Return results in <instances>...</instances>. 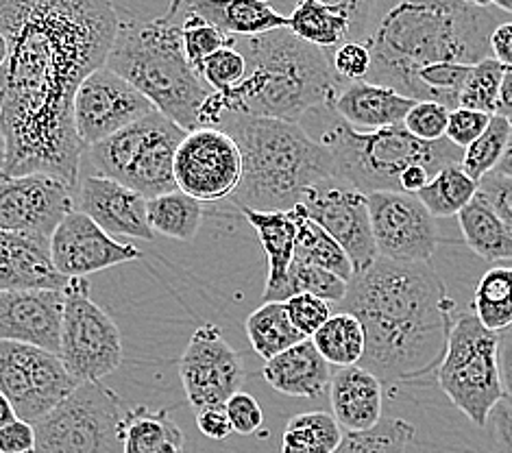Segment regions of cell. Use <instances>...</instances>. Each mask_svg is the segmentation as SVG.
<instances>
[{"mask_svg": "<svg viewBox=\"0 0 512 453\" xmlns=\"http://www.w3.org/2000/svg\"><path fill=\"white\" fill-rule=\"evenodd\" d=\"M118 29L107 0H0L9 55L0 68L3 177L51 175L77 192L85 146L72 105L105 66Z\"/></svg>", "mask_w": 512, "mask_h": 453, "instance_id": "obj_1", "label": "cell"}, {"mask_svg": "<svg viewBox=\"0 0 512 453\" xmlns=\"http://www.w3.org/2000/svg\"><path fill=\"white\" fill-rule=\"evenodd\" d=\"M334 312L358 318L364 329L360 369L382 386L414 384L441 366L456 303L432 264H399L377 257L347 284Z\"/></svg>", "mask_w": 512, "mask_h": 453, "instance_id": "obj_2", "label": "cell"}, {"mask_svg": "<svg viewBox=\"0 0 512 453\" xmlns=\"http://www.w3.org/2000/svg\"><path fill=\"white\" fill-rule=\"evenodd\" d=\"M493 3H397L375 16L367 35L371 70L367 83L414 101V75L432 64L475 66L491 59L497 29Z\"/></svg>", "mask_w": 512, "mask_h": 453, "instance_id": "obj_3", "label": "cell"}, {"mask_svg": "<svg viewBox=\"0 0 512 453\" xmlns=\"http://www.w3.org/2000/svg\"><path fill=\"white\" fill-rule=\"evenodd\" d=\"M236 142L242 179L231 197L238 210L288 212L310 190L340 186L334 159L295 122L225 112L218 127Z\"/></svg>", "mask_w": 512, "mask_h": 453, "instance_id": "obj_4", "label": "cell"}, {"mask_svg": "<svg viewBox=\"0 0 512 453\" xmlns=\"http://www.w3.org/2000/svg\"><path fill=\"white\" fill-rule=\"evenodd\" d=\"M234 46L247 59V77L234 92L218 94L225 112L303 125L316 114L332 112L347 85L334 72L327 51L301 42L290 29L236 38Z\"/></svg>", "mask_w": 512, "mask_h": 453, "instance_id": "obj_5", "label": "cell"}, {"mask_svg": "<svg viewBox=\"0 0 512 453\" xmlns=\"http://www.w3.org/2000/svg\"><path fill=\"white\" fill-rule=\"evenodd\" d=\"M118 29L105 61L136 88L155 112L192 133L201 129V109L212 90L192 70L181 42L184 3H170L162 16L140 18L118 9Z\"/></svg>", "mask_w": 512, "mask_h": 453, "instance_id": "obj_6", "label": "cell"}, {"mask_svg": "<svg viewBox=\"0 0 512 453\" xmlns=\"http://www.w3.org/2000/svg\"><path fill=\"white\" fill-rule=\"evenodd\" d=\"M325 120L316 140L332 155L338 183L367 197L373 192H399V177L410 166H425L436 175L462 159V151L451 142H421L404 127L360 133L334 112Z\"/></svg>", "mask_w": 512, "mask_h": 453, "instance_id": "obj_7", "label": "cell"}, {"mask_svg": "<svg viewBox=\"0 0 512 453\" xmlns=\"http://www.w3.org/2000/svg\"><path fill=\"white\" fill-rule=\"evenodd\" d=\"M184 138V129L160 112H151L116 136L90 146L83 157H90L96 175L123 183L149 201L177 190L173 166Z\"/></svg>", "mask_w": 512, "mask_h": 453, "instance_id": "obj_8", "label": "cell"}, {"mask_svg": "<svg viewBox=\"0 0 512 453\" xmlns=\"http://www.w3.org/2000/svg\"><path fill=\"white\" fill-rule=\"evenodd\" d=\"M497 347L499 334L489 332L473 312H458L436 371L447 399L478 427L489 425L491 414L506 399Z\"/></svg>", "mask_w": 512, "mask_h": 453, "instance_id": "obj_9", "label": "cell"}, {"mask_svg": "<svg viewBox=\"0 0 512 453\" xmlns=\"http://www.w3.org/2000/svg\"><path fill=\"white\" fill-rule=\"evenodd\" d=\"M125 414L112 388L81 384L33 425L35 453H123Z\"/></svg>", "mask_w": 512, "mask_h": 453, "instance_id": "obj_10", "label": "cell"}, {"mask_svg": "<svg viewBox=\"0 0 512 453\" xmlns=\"http://www.w3.org/2000/svg\"><path fill=\"white\" fill-rule=\"evenodd\" d=\"M57 358L81 384L101 382L123 364V334L90 297V279H68Z\"/></svg>", "mask_w": 512, "mask_h": 453, "instance_id": "obj_11", "label": "cell"}, {"mask_svg": "<svg viewBox=\"0 0 512 453\" xmlns=\"http://www.w3.org/2000/svg\"><path fill=\"white\" fill-rule=\"evenodd\" d=\"M77 386L55 353L0 340V393L20 421H42Z\"/></svg>", "mask_w": 512, "mask_h": 453, "instance_id": "obj_12", "label": "cell"}, {"mask_svg": "<svg viewBox=\"0 0 512 453\" xmlns=\"http://www.w3.org/2000/svg\"><path fill=\"white\" fill-rule=\"evenodd\" d=\"M177 190L199 203L231 199L242 179V157L225 131L203 127L186 133L175 153Z\"/></svg>", "mask_w": 512, "mask_h": 453, "instance_id": "obj_13", "label": "cell"}, {"mask_svg": "<svg viewBox=\"0 0 512 453\" xmlns=\"http://www.w3.org/2000/svg\"><path fill=\"white\" fill-rule=\"evenodd\" d=\"M179 377L194 414L218 408L242 390L247 379L240 353L223 338L218 325H201L179 360Z\"/></svg>", "mask_w": 512, "mask_h": 453, "instance_id": "obj_14", "label": "cell"}, {"mask_svg": "<svg viewBox=\"0 0 512 453\" xmlns=\"http://www.w3.org/2000/svg\"><path fill=\"white\" fill-rule=\"evenodd\" d=\"M371 229L377 257L399 264H430L438 242L436 218L421 201L404 192L369 194Z\"/></svg>", "mask_w": 512, "mask_h": 453, "instance_id": "obj_15", "label": "cell"}, {"mask_svg": "<svg viewBox=\"0 0 512 453\" xmlns=\"http://www.w3.org/2000/svg\"><path fill=\"white\" fill-rule=\"evenodd\" d=\"M75 194L51 175H0V229L51 242L59 223L75 210Z\"/></svg>", "mask_w": 512, "mask_h": 453, "instance_id": "obj_16", "label": "cell"}, {"mask_svg": "<svg viewBox=\"0 0 512 453\" xmlns=\"http://www.w3.org/2000/svg\"><path fill=\"white\" fill-rule=\"evenodd\" d=\"M151 112H155V107L105 66L79 85L72 105L77 136L85 149L116 136Z\"/></svg>", "mask_w": 512, "mask_h": 453, "instance_id": "obj_17", "label": "cell"}, {"mask_svg": "<svg viewBox=\"0 0 512 453\" xmlns=\"http://www.w3.org/2000/svg\"><path fill=\"white\" fill-rule=\"evenodd\" d=\"M301 210L340 244L353 266V275L369 271L375 264L377 249L367 194L347 186L316 188L303 197Z\"/></svg>", "mask_w": 512, "mask_h": 453, "instance_id": "obj_18", "label": "cell"}, {"mask_svg": "<svg viewBox=\"0 0 512 453\" xmlns=\"http://www.w3.org/2000/svg\"><path fill=\"white\" fill-rule=\"evenodd\" d=\"M140 249L131 242H120L94 223L92 218L72 210L51 238V260L66 279H88L125 262L140 260Z\"/></svg>", "mask_w": 512, "mask_h": 453, "instance_id": "obj_19", "label": "cell"}, {"mask_svg": "<svg viewBox=\"0 0 512 453\" xmlns=\"http://www.w3.org/2000/svg\"><path fill=\"white\" fill-rule=\"evenodd\" d=\"M64 290H0V340L59 351Z\"/></svg>", "mask_w": 512, "mask_h": 453, "instance_id": "obj_20", "label": "cell"}, {"mask_svg": "<svg viewBox=\"0 0 512 453\" xmlns=\"http://www.w3.org/2000/svg\"><path fill=\"white\" fill-rule=\"evenodd\" d=\"M75 210L92 218L112 238H155L146 218V199L103 175L94 173L79 179Z\"/></svg>", "mask_w": 512, "mask_h": 453, "instance_id": "obj_21", "label": "cell"}, {"mask_svg": "<svg viewBox=\"0 0 512 453\" xmlns=\"http://www.w3.org/2000/svg\"><path fill=\"white\" fill-rule=\"evenodd\" d=\"M373 3L360 0H340V3H321V0H301L288 16V29L301 42L334 51L347 42H367L373 22Z\"/></svg>", "mask_w": 512, "mask_h": 453, "instance_id": "obj_22", "label": "cell"}, {"mask_svg": "<svg viewBox=\"0 0 512 453\" xmlns=\"http://www.w3.org/2000/svg\"><path fill=\"white\" fill-rule=\"evenodd\" d=\"M51 260V242L0 229V290H66Z\"/></svg>", "mask_w": 512, "mask_h": 453, "instance_id": "obj_23", "label": "cell"}, {"mask_svg": "<svg viewBox=\"0 0 512 453\" xmlns=\"http://www.w3.org/2000/svg\"><path fill=\"white\" fill-rule=\"evenodd\" d=\"M332 416L347 434H364L384 421V386L360 366H347L332 375L329 384Z\"/></svg>", "mask_w": 512, "mask_h": 453, "instance_id": "obj_24", "label": "cell"}, {"mask_svg": "<svg viewBox=\"0 0 512 453\" xmlns=\"http://www.w3.org/2000/svg\"><path fill=\"white\" fill-rule=\"evenodd\" d=\"M417 101L375 83H347L332 105L334 114L360 133L401 127Z\"/></svg>", "mask_w": 512, "mask_h": 453, "instance_id": "obj_25", "label": "cell"}, {"mask_svg": "<svg viewBox=\"0 0 512 453\" xmlns=\"http://www.w3.org/2000/svg\"><path fill=\"white\" fill-rule=\"evenodd\" d=\"M260 238L268 262L264 286V303H282V292L288 277V268L295 260V244L303 210L301 205L288 212H253L240 210Z\"/></svg>", "mask_w": 512, "mask_h": 453, "instance_id": "obj_26", "label": "cell"}, {"mask_svg": "<svg viewBox=\"0 0 512 453\" xmlns=\"http://www.w3.org/2000/svg\"><path fill=\"white\" fill-rule=\"evenodd\" d=\"M262 375L277 393L297 399H321L332 384V366L316 351L312 340H303L288 351L275 355Z\"/></svg>", "mask_w": 512, "mask_h": 453, "instance_id": "obj_27", "label": "cell"}, {"mask_svg": "<svg viewBox=\"0 0 512 453\" xmlns=\"http://www.w3.org/2000/svg\"><path fill=\"white\" fill-rule=\"evenodd\" d=\"M190 11L201 16L229 38H258L277 29H288V18L262 3V0H194L188 3Z\"/></svg>", "mask_w": 512, "mask_h": 453, "instance_id": "obj_28", "label": "cell"}, {"mask_svg": "<svg viewBox=\"0 0 512 453\" xmlns=\"http://www.w3.org/2000/svg\"><path fill=\"white\" fill-rule=\"evenodd\" d=\"M184 432L168 410L138 406L125 414L123 453H184Z\"/></svg>", "mask_w": 512, "mask_h": 453, "instance_id": "obj_29", "label": "cell"}, {"mask_svg": "<svg viewBox=\"0 0 512 453\" xmlns=\"http://www.w3.org/2000/svg\"><path fill=\"white\" fill-rule=\"evenodd\" d=\"M467 247L486 262L512 260V234L478 194L458 214Z\"/></svg>", "mask_w": 512, "mask_h": 453, "instance_id": "obj_30", "label": "cell"}, {"mask_svg": "<svg viewBox=\"0 0 512 453\" xmlns=\"http://www.w3.org/2000/svg\"><path fill=\"white\" fill-rule=\"evenodd\" d=\"M203 203L184 192H168L146 201V218L153 234H162L179 242H192L203 223Z\"/></svg>", "mask_w": 512, "mask_h": 453, "instance_id": "obj_31", "label": "cell"}, {"mask_svg": "<svg viewBox=\"0 0 512 453\" xmlns=\"http://www.w3.org/2000/svg\"><path fill=\"white\" fill-rule=\"evenodd\" d=\"M245 329L253 351L264 362L273 360L275 355L288 351L303 340H310L299 334L295 325L290 323L284 303H262L258 310L249 314Z\"/></svg>", "mask_w": 512, "mask_h": 453, "instance_id": "obj_32", "label": "cell"}, {"mask_svg": "<svg viewBox=\"0 0 512 453\" xmlns=\"http://www.w3.org/2000/svg\"><path fill=\"white\" fill-rule=\"evenodd\" d=\"M471 312L493 334L512 327V266H493L478 281Z\"/></svg>", "mask_w": 512, "mask_h": 453, "instance_id": "obj_33", "label": "cell"}, {"mask_svg": "<svg viewBox=\"0 0 512 453\" xmlns=\"http://www.w3.org/2000/svg\"><path fill=\"white\" fill-rule=\"evenodd\" d=\"M343 438V430L329 412H301L288 421L279 453H336Z\"/></svg>", "mask_w": 512, "mask_h": 453, "instance_id": "obj_34", "label": "cell"}, {"mask_svg": "<svg viewBox=\"0 0 512 453\" xmlns=\"http://www.w3.org/2000/svg\"><path fill=\"white\" fill-rule=\"evenodd\" d=\"M310 340L323 360L338 369L358 366L364 355V329L358 318L345 312H334Z\"/></svg>", "mask_w": 512, "mask_h": 453, "instance_id": "obj_35", "label": "cell"}, {"mask_svg": "<svg viewBox=\"0 0 512 453\" xmlns=\"http://www.w3.org/2000/svg\"><path fill=\"white\" fill-rule=\"evenodd\" d=\"M478 194V183H475L460 164L445 166L443 170L430 179L417 199L432 218H449L458 216Z\"/></svg>", "mask_w": 512, "mask_h": 453, "instance_id": "obj_36", "label": "cell"}, {"mask_svg": "<svg viewBox=\"0 0 512 453\" xmlns=\"http://www.w3.org/2000/svg\"><path fill=\"white\" fill-rule=\"evenodd\" d=\"M295 260L323 268V271L336 275L338 279L347 281V284L353 277V266L347 253L340 249V244L332 236L325 234L319 225L306 218V214L301 216L299 223Z\"/></svg>", "mask_w": 512, "mask_h": 453, "instance_id": "obj_37", "label": "cell"}, {"mask_svg": "<svg viewBox=\"0 0 512 453\" xmlns=\"http://www.w3.org/2000/svg\"><path fill=\"white\" fill-rule=\"evenodd\" d=\"M512 125L502 116H491L489 127L482 136L475 140L467 151H462L460 168L475 181L480 183L486 175L495 173V168L502 162L506 153L508 138Z\"/></svg>", "mask_w": 512, "mask_h": 453, "instance_id": "obj_38", "label": "cell"}, {"mask_svg": "<svg viewBox=\"0 0 512 453\" xmlns=\"http://www.w3.org/2000/svg\"><path fill=\"white\" fill-rule=\"evenodd\" d=\"M181 42H184V53L192 70L201 77V68L214 53L225 46H234L236 38H229L214 24L203 20L201 16L190 11L188 3H184V18H181Z\"/></svg>", "mask_w": 512, "mask_h": 453, "instance_id": "obj_39", "label": "cell"}, {"mask_svg": "<svg viewBox=\"0 0 512 453\" xmlns=\"http://www.w3.org/2000/svg\"><path fill=\"white\" fill-rule=\"evenodd\" d=\"M295 295H312L329 305H338L347 295V281L323 271V268L292 260L282 292V303Z\"/></svg>", "mask_w": 512, "mask_h": 453, "instance_id": "obj_40", "label": "cell"}, {"mask_svg": "<svg viewBox=\"0 0 512 453\" xmlns=\"http://www.w3.org/2000/svg\"><path fill=\"white\" fill-rule=\"evenodd\" d=\"M504 70L506 68L502 64H497L493 57L471 66L469 77L465 85H462L458 96V107L473 109V112H480L486 116H495Z\"/></svg>", "mask_w": 512, "mask_h": 453, "instance_id": "obj_41", "label": "cell"}, {"mask_svg": "<svg viewBox=\"0 0 512 453\" xmlns=\"http://www.w3.org/2000/svg\"><path fill=\"white\" fill-rule=\"evenodd\" d=\"M414 425L404 419H384L371 432L345 434L336 453H404L412 443Z\"/></svg>", "mask_w": 512, "mask_h": 453, "instance_id": "obj_42", "label": "cell"}, {"mask_svg": "<svg viewBox=\"0 0 512 453\" xmlns=\"http://www.w3.org/2000/svg\"><path fill=\"white\" fill-rule=\"evenodd\" d=\"M236 44V42H234ZM247 77V59L236 46H225L205 61L201 68V79L212 92L227 96L234 92Z\"/></svg>", "mask_w": 512, "mask_h": 453, "instance_id": "obj_43", "label": "cell"}, {"mask_svg": "<svg viewBox=\"0 0 512 453\" xmlns=\"http://www.w3.org/2000/svg\"><path fill=\"white\" fill-rule=\"evenodd\" d=\"M447 120H449L447 107L432 101H421V103H414V107L408 112L401 127L421 142H441L445 140Z\"/></svg>", "mask_w": 512, "mask_h": 453, "instance_id": "obj_44", "label": "cell"}, {"mask_svg": "<svg viewBox=\"0 0 512 453\" xmlns=\"http://www.w3.org/2000/svg\"><path fill=\"white\" fill-rule=\"evenodd\" d=\"M284 308L288 312L290 323L306 338H312L329 321V316L334 314L332 305L312 295L290 297L288 301H284Z\"/></svg>", "mask_w": 512, "mask_h": 453, "instance_id": "obj_45", "label": "cell"}, {"mask_svg": "<svg viewBox=\"0 0 512 453\" xmlns=\"http://www.w3.org/2000/svg\"><path fill=\"white\" fill-rule=\"evenodd\" d=\"M327 53H329V59H332L334 72L345 83L367 81L369 70H371V53L367 44L347 42Z\"/></svg>", "mask_w": 512, "mask_h": 453, "instance_id": "obj_46", "label": "cell"}, {"mask_svg": "<svg viewBox=\"0 0 512 453\" xmlns=\"http://www.w3.org/2000/svg\"><path fill=\"white\" fill-rule=\"evenodd\" d=\"M489 122H491V116L473 112V109H465V107L451 109L449 120H447L445 140L454 144L456 149L467 151L469 146L486 131Z\"/></svg>", "mask_w": 512, "mask_h": 453, "instance_id": "obj_47", "label": "cell"}, {"mask_svg": "<svg viewBox=\"0 0 512 453\" xmlns=\"http://www.w3.org/2000/svg\"><path fill=\"white\" fill-rule=\"evenodd\" d=\"M225 412L229 416L231 430L240 436H253L262 430L264 425V412L262 406L253 395L249 393H236L225 403Z\"/></svg>", "mask_w": 512, "mask_h": 453, "instance_id": "obj_48", "label": "cell"}, {"mask_svg": "<svg viewBox=\"0 0 512 453\" xmlns=\"http://www.w3.org/2000/svg\"><path fill=\"white\" fill-rule=\"evenodd\" d=\"M478 197L491 207L512 234V177L491 173L478 183Z\"/></svg>", "mask_w": 512, "mask_h": 453, "instance_id": "obj_49", "label": "cell"}, {"mask_svg": "<svg viewBox=\"0 0 512 453\" xmlns=\"http://www.w3.org/2000/svg\"><path fill=\"white\" fill-rule=\"evenodd\" d=\"M35 451V432L31 423L16 419L0 430V453H31Z\"/></svg>", "mask_w": 512, "mask_h": 453, "instance_id": "obj_50", "label": "cell"}, {"mask_svg": "<svg viewBox=\"0 0 512 453\" xmlns=\"http://www.w3.org/2000/svg\"><path fill=\"white\" fill-rule=\"evenodd\" d=\"M197 425H199L201 434L212 438V440H225L227 436H231V432H234L231 430L225 406L205 408V410L197 412Z\"/></svg>", "mask_w": 512, "mask_h": 453, "instance_id": "obj_51", "label": "cell"}, {"mask_svg": "<svg viewBox=\"0 0 512 453\" xmlns=\"http://www.w3.org/2000/svg\"><path fill=\"white\" fill-rule=\"evenodd\" d=\"M497 360H499V375H502V386L508 403H512V327L508 332L499 334V347H497Z\"/></svg>", "mask_w": 512, "mask_h": 453, "instance_id": "obj_52", "label": "cell"}, {"mask_svg": "<svg viewBox=\"0 0 512 453\" xmlns=\"http://www.w3.org/2000/svg\"><path fill=\"white\" fill-rule=\"evenodd\" d=\"M491 55L504 68H512V22L497 24L491 35Z\"/></svg>", "mask_w": 512, "mask_h": 453, "instance_id": "obj_53", "label": "cell"}, {"mask_svg": "<svg viewBox=\"0 0 512 453\" xmlns=\"http://www.w3.org/2000/svg\"><path fill=\"white\" fill-rule=\"evenodd\" d=\"M491 419L495 423V432L499 445H502V451L512 453V403H499L495 412L491 414Z\"/></svg>", "mask_w": 512, "mask_h": 453, "instance_id": "obj_54", "label": "cell"}, {"mask_svg": "<svg viewBox=\"0 0 512 453\" xmlns=\"http://www.w3.org/2000/svg\"><path fill=\"white\" fill-rule=\"evenodd\" d=\"M495 116H502L512 125V68L504 70L502 88H499V99H497V112Z\"/></svg>", "mask_w": 512, "mask_h": 453, "instance_id": "obj_55", "label": "cell"}, {"mask_svg": "<svg viewBox=\"0 0 512 453\" xmlns=\"http://www.w3.org/2000/svg\"><path fill=\"white\" fill-rule=\"evenodd\" d=\"M16 419L18 416H16L14 408H11V403L7 401V397L3 393H0V430L7 427L9 423H14Z\"/></svg>", "mask_w": 512, "mask_h": 453, "instance_id": "obj_56", "label": "cell"}, {"mask_svg": "<svg viewBox=\"0 0 512 453\" xmlns=\"http://www.w3.org/2000/svg\"><path fill=\"white\" fill-rule=\"evenodd\" d=\"M497 175H504V177H512V129H510V138H508V146H506V153L502 157V162L495 168Z\"/></svg>", "mask_w": 512, "mask_h": 453, "instance_id": "obj_57", "label": "cell"}, {"mask_svg": "<svg viewBox=\"0 0 512 453\" xmlns=\"http://www.w3.org/2000/svg\"><path fill=\"white\" fill-rule=\"evenodd\" d=\"M7 55H9V42H7V38L3 33H0V68L5 66V61H7Z\"/></svg>", "mask_w": 512, "mask_h": 453, "instance_id": "obj_58", "label": "cell"}, {"mask_svg": "<svg viewBox=\"0 0 512 453\" xmlns=\"http://www.w3.org/2000/svg\"><path fill=\"white\" fill-rule=\"evenodd\" d=\"M493 7L504 14H512V0H493Z\"/></svg>", "mask_w": 512, "mask_h": 453, "instance_id": "obj_59", "label": "cell"}, {"mask_svg": "<svg viewBox=\"0 0 512 453\" xmlns=\"http://www.w3.org/2000/svg\"><path fill=\"white\" fill-rule=\"evenodd\" d=\"M3 157H5V151H3V140H0V173H3Z\"/></svg>", "mask_w": 512, "mask_h": 453, "instance_id": "obj_60", "label": "cell"}, {"mask_svg": "<svg viewBox=\"0 0 512 453\" xmlns=\"http://www.w3.org/2000/svg\"><path fill=\"white\" fill-rule=\"evenodd\" d=\"M31 453H35V451H31Z\"/></svg>", "mask_w": 512, "mask_h": 453, "instance_id": "obj_61", "label": "cell"}]
</instances>
